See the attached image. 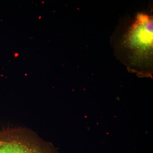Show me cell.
Wrapping results in <instances>:
<instances>
[{"instance_id": "cell-1", "label": "cell", "mask_w": 153, "mask_h": 153, "mask_svg": "<svg viewBox=\"0 0 153 153\" xmlns=\"http://www.w3.org/2000/svg\"><path fill=\"white\" fill-rule=\"evenodd\" d=\"M152 15L140 13L124 35L122 41L126 55L131 66L151 64L153 57Z\"/></svg>"}, {"instance_id": "cell-2", "label": "cell", "mask_w": 153, "mask_h": 153, "mask_svg": "<svg viewBox=\"0 0 153 153\" xmlns=\"http://www.w3.org/2000/svg\"><path fill=\"white\" fill-rule=\"evenodd\" d=\"M0 153H48L33 141L14 132L0 130Z\"/></svg>"}]
</instances>
